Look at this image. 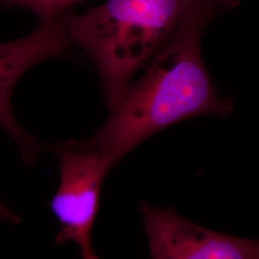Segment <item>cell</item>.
Instances as JSON below:
<instances>
[{
	"label": "cell",
	"instance_id": "obj_5",
	"mask_svg": "<svg viewBox=\"0 0 259 259\" xmlns=\"http://www.w3.org/2000/svg\"><path fill=\"white\" fill-rule=\"evenodd\" d=\"M152 259H259V239L215 232L173 207L140 203Z\"/></svg>",
	"mask_w": 259,
	"mask_h": 259
},
{
	"label": "cell",
	"instance_id": "obj_7",
	"mask_svg": "<svg viewBox=\"0 0 259 259\" xmlns=\"http://www.w3.org/2000/svg\"><path fill=\"white\" fill-rule=\"evenodd\" d=\"M0 220H4V221L14 223V224L20 222L19 215L12 211L8 207H6L1 202H0Z\"/></svg>",
	"mask_w": 259,
	"mask_h": 259
},
{
	"label": "cell",
	"instance_id": "obj_4",
	"mask_svg": "<svg viewBox=\"0 0 259 259\" xmlns=\"http://www.w3.org/2000/svg\"><path fill=\"white\" fill-rule=\"evenodd\" d=\"M66 17L67 11L42 21L25 37L0 44V127L18 144L27 166L33 164L44 145L19 125L12 109V95L20 77L30 67L68 49L72 41L67 31Z\"/></svg>",
	"mask_w": 259,
	"mask_h": 259
},
{
	"label": "cell",
	"instance_id": "obj_8",
	"mask_svg": "<svg viewBox=\"0 0 259 259\" xmlns=\"http://www.w3.org/2000/svg\"><path fill=\"white\" fill-rule=\"evenodd\" d=\"M82 259H99V257L94 253L93 249L82 252Z\"/></svg>",
	"mask_w": 259,
	"mask_h": 259
},
{
	"label": "cell",
	"instance_id": "obj_2",
	"mask_svg": "<svg viewBox=\"0 0 259 259\" xmlns=\"http://www.w3.org/2000/svg\"><path fill=\"white\" fill-rule=\"evenodd\" d=\"M182 0H107L83 15L67 12L72 42L92 57L113 110L132 77L173 33Z\"/></svg>",
	"mask_w": 259,
	"mask_h": 259
},
{
	"label": "cell",
	"instance_id": "obj_1",
	"mask_svg": "<svg viewBox=\"0 0 259 259\" xmlns=\"http://www.w3.org/2000/svg\"><path fill=\"white\" fill-rule=\"evenodd\" d=\"M240 0H182L176 26L138 81L130 83L111 115L88 144L112 166L160 130L201 114L228 116L233 103L216 92L202 56L205 28Z\"/></svg>",
	"mask_w": 259,
	"mask_h": 259
},
{
	"label": "cell",
	"instance_id": "obj_3",
	"mask_svg": "<svg viewBox=\"0 0 259 259\" xmlns=\"http://www.w3.org/2000/svg\"><path fill=\"white\" fill-rule=\"evenodd\" d=\"M53 150L61 173L60 185L50 202L61 226L56 243L73 242L82 252L92 250L103 181L112 164L103 150L84 140L63 142Z\"/></svg>",
	"mask_w": 259,
	"mask_h": 259
},
{
	"label": "cell",
	"instance_id": "obj_6",
	"mask_svg": "<svg viewBox=\"0 0 259 259\" xmlns=\"http://www.w3.org/2000/svg\"><path fill=\"white\" fill-rule=\"evenodd\" d=\"M83 0H0V8L20 7L33 12L40 21H47L65 13Z\"/></svg>",
	"mask_w": 259,
	"mask_h": 259
}]
</instances>
